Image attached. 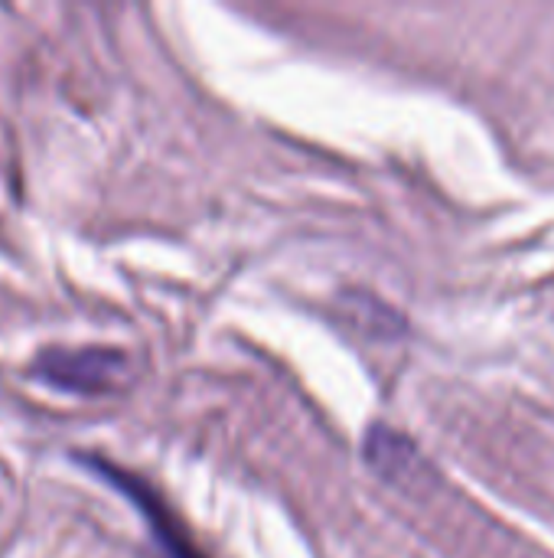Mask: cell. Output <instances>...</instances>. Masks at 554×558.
I'll return each instance as SVG.
<instances>
[{
  "instance_id": "2",
  "label": "cell",
  "mask_w": 554,
  "mask_h": 558,
  "mask_svg": "<svg viewBox=\"0 0 554 558\" xmlns=\"http://www.w3.org/2000/svg\"><path fill=\"white\" fill-rule=\"evenodd\" d=\"M78 464H85L91 474H98L104 484H111L121 497H127V504L144 517L150 539L157 543V549L167 558H206L199 553V546L193 543V536L186 533L183 520L173 513V507L163 500L160 490H153L144 477H137L127 468H118L114 461L101 458V454H75Z\"/></svg>"
},
{
  "instance_id": "3",
  "label": "cell",
  "mask_w": 554,
  "mask_h": 558,
  "mask_svg": "<svg viewBox=\"0 0 554 558\" xmlns=\"http://www.w3.org/2000/svg\"><path fill=\"white\" fill-rule=\"evenodd\" d=\"M366 461L376 468V474L395 481L415 461V445L405 435H398L385 425H376L366 438Z\"/></svg>"
},
{
  "instance_id": "1",
  "label": "cell",
  "mask_w": 554,
  "mask_h": 558,
  "mask_svg": "<svg viewBox=\"0 0 554 558\" xmlns=\"http://www.w3.org/2000/svg\"><path fill=\"white\" fill-rule=\"evenodd\" d=\"M124 373L127 353L118 347H42L29 363V376L42 386L85 399L114 392Z\"/></svg>"
}]
</instances>
